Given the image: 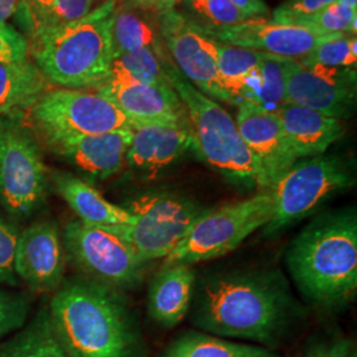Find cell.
<instances>
[{
	"mask_svg": "<svg viewBox=\"0 0 357 357\" xmlns=\"http://www.w3.org/2000/svg\"><path fill=\"white\" fill-rule=\"evenodd\" d=\"M291 314L293 299L280 273H234L205 283L195 324L220 337L273 344Z\"/></svg>",
	"mask_w": 357,
	"mask_h": 357,
	"instance_id": "6da1fadb",
	"label": "cell"
},
{
	"mask_svg": "<svg viewBox=\"0 0 357 357\" xmlns=\"http://www.w3.org/2000/svg\"><path fill=\"white\" fill-rule=\"evenodd\" d=\"M299 290L328 310L348 305L357 290V216L354 209L318 217L287 252Z\"/></svg>",
	"mask_w": 357,
	"mask_h": 357,
	"instance_id": "7a4b0ae2",
	"label": "cell"
},
{
	"mask_svg": "<svg viewBox=\"0 0 357 357\" xmlns=\"http://www.w3.org/2000/svg\"><path fill=\"white\" fill-rule=\"evenodd\" d=\"M52 328L68 357H137L139 340L116 294L98 282H70L51 302Z\"/></svg>",
	"mask_w": 357,
	"mask_h": 357,
	"instance_id": "3957f363",
	"label": "cell"
},
{
	"mask_svg": "<svg viewBox=\"0 0 357 357\" xmlns=\"http://www.w3.org/2000/svg\"><path fill=\"white\" fill-rule=\"evenodd\" d=\"M116 0H105L84 19L32 40L35 64L45 79L65 89L100 88L110 78L112 16Z\"/></svg>",
	"mask_w": 357,
	"mask_h": 357,
	"instance_id": "277c9868",
	"label": "cell"
},
{
	"mask_svg": "<svg viewBox=\"0 0 357 357\" xmlns=\"http://www.w3.org/2000/svg\"><path fill=\"white\" fill-rule=\"evenodd\" d=\"M166 76L185 107L193 149L225 178L262 190L259 166L243 141L234 118L196 89L178 68L166 65Z\"/></svg>",
	"mask_w": 357,
	"mask_h": 357,
	"instance_id": "5b68a950",
	"label": "cell"
},
{
	"mask_svg": "<svg viewBox=\"0 0 357 357\" xmlns=\"http://www.w3.org/2000/svg\"><path fill=\"white\" fill-rule=\"evenodd\" d=\"M274 212L268 190L255 196L206 209L185 237L167 255L163 265H193L228 255L259 228H265Z\"/></svg>",
	"mask_w": 357,
	"mask_h": 357,
	"instance_id": "8992f818",
	"label": "cell"
},
{
	"mask_svg": "<svg viewBox=\"0 0 357 357\" xmlns=\"http://www.w3.org/2000/svg\"><path fill=\"white\" fill-rule=\"evenodd\" d=\"M354 183L351 168L336 156L319 155L298 160L268 188L274 212L265 233L274 234L293 225Z\"/></svg>",
	"mask_w": 357,
	"mask_h": 357,
	"instance_id": "52a82bcc",
	"label": "cell"
},
{
	"mask_svg": "<svg viewBox=\"0 0 357 357\" xmlns=\"http://www.w3.org/2000/svg\"><path fill=\"white\" fill-rule=\"evenodd\" d=\"M31 121L48 146L85 135L130 128L126 116L98 91H44L31 106Z\"/></svg>",
	"mask_w": 357,
	"mask_h": 357,
	"instance_id": "ba28073f",
	"label": "cell"
},
{
	"mask_svg": "<svg viewBox=\"0 0 357 357\" xmlns=\"http://www.w3.org/2000/svg\"><path fill=\"white\" fill-rule=\"evenodd\" d=\"M134 220L113 230L131 246L142 264L165 259L206 208L176 193H147L128 208Z\"/></svg>",
	"mask_w": 357,
	"mask_h": 357,
	"instance_id": "9c48e42d",
	"label": "cell"
},
{
	"mask_svg": "<svg viewBox=\"0 0 357 357\" xmlns=\"http://www.w3.org/2000/svg\"><path fill=\"white\" fill-rule=\"evenodd\" d=\"M47 190L38 143L13 115L0 116V204L13 216H29L44 203Z\"/></svg>",
	"mask_w": 357,
	"mask_h": 357,
	"instance_id": "30bf717a",
	"label": "cell"
},
{
	"mask_svg": "<svg viewBox=\"0 0 357 357\" xmlns=\"http://www.w3.org/2000/svg\"><path fill=\"white\" fill-rule=\"evenodd\" d=\"M63 243L77 266L101 284L132 287L142 281L144 264L113 230L72 221Z\"/></svg>",
	"mask_w": 357,
	"mask_h": 357,
	"instance_id": "8fae6325",
	"label": "cell"
},
{
	"mask_svg": "<svg viewBox=\"0 0 357 357\" xmlns=\"http://www.w3.org/2000/svg\"><path fill=\"white\" fill-rule=\"evenodd\" d=\"M286 103L307 107L332 118H349L356 105V70L307 65L289 59Z\"/></svg>",
	"mask_w": 357,
	"mask_h": 357,
	"instance_id": "7c38bea8",
	"label": "cell"
},
{
	"mask_svg": "<svg viewBox=\"0 0 357 357\" xmlns=\"http://www.w3.org/2000/svg\"><path fill=\"white\" fill-rule=\"evenodd\" d=\"M162 33L184 78L205 96L233 105L220 85L216 41L174 10L162 15Z\"/></svg>",
	"mask_w": 357,
	"mask_h": 357,
	"instance_id": "4fadbf2b",
	"label": "cell"
},
{
	"mask_svg": "<svg viewBox=\"0 0 357 357\" xmlns=\"http://www.w3.org/2000/svg\"><path fill=\"white\" fill-rule=\"evenodd\" d=\"M206 38L233 47L302 59L319 44L337 35H321L301 26L249 19L233 26H197Z\"/></svg>",
	"mask_w": 357,
	"mask_h": 357,
	"instance_id": "5bb4252c",
	"label": "cell"
},
{
	"mask_svg": "<svg viewBox=\"0 0 357 357\" xmlns=\"http://www.w3.org/2000/svg\"><path fill=\"white\" fill-rule=\"evenodd\" d=\"M97 91L114 103L131 126L190 125L185 107L169 82L150 85L112 75Z\"/></svg>",
	"mask_w": 357,
	"mask_h": 357,
	"instance_id": "9a60e30c",
	"label": "cell"
},
{
	"mask_svg": "<svg viewBox=\"0 0 357 357\" xmlns=\"http://www.w3.org/2000/svg\"><path fill=\"white\" fill-rule=\"evenodd\" d=\"M236 123L261 171L262 191L268 190L298 162L275 113L252 103L238 105Z\"/></svg>",
	"mask_w": 357,
	"mask_h": 357,
	"instance_id": "2e32d148",
	"label": "cell"
},
{
	"mask_svg": "<svg viewBox=\"0 0 357 357\" xmlns=\"http://www.w3.org/2000/svg\"><path fill=\"white\" fill-rule=\"evenodd\" d=\"M64 265V243L53 222H38L19 233L13 268L32 290H57L63 282Z\"/></svg>",
	"mask_w": 357,
	"mask_h": 357,
	"instance_id": "e0dca14e",
	"label": "cell"
},
{
	"mask_svg": "<svg viewBox=\"0 0 357 357\" xmlns=\"http://www.w3.org/2000/svg\"><path fill=\"white\" fill-rule=\"evenodd\" d=\"M130 141L131 128L57 142L50 147L85 174L107 178L122 169Z\"/></svg>",
	"mask_w": 357,
	"mask_h": 357,
	"instance_id": "ac0fdd59",
	"label": "cell"
},
{
	"mask_svg": "<svg viewBox=\"0 0 357 357\" xmlns=\"http://www.w3.org/2000/svg\"><path fill=\"white\" fill-rule=\"evenodd\" d=\"M193 149L190 125H138L131 126V141L126 162L153 175L171 166Z\"/></svg>",
	"mask_w": 357,
	"mask_h": 357,
	"instance_id": "d6986e66",
	"label": "cell"
},
{
	"mask_svg": "<svg viewBox=\"0 0 357 357\" xmlns=\"http://www.w3.org/2000/svg\"><path fill=\"white\" fill-rule=\"evenodd\" d=\"M275 115L298 160L323 155L344 135L342 119L307 107L284 103Z\"/></svg>",
	"mask_w": 357,
	"mask_h": 357,
	"instance_id": "ffe728a7",
	"label": "cell"
},
{
	"mask_svg": "<svg viewBox=\"0 0 357 357\" xmlns=\"http://www.w3.org/2000/svg\"><path fill=\"white\" fill-rule=\"evenodd\" d=\"M193 283L190 265H163L149 294L150 317L163 327H175L190 310Z\"/></svg>",
	"mask_w": 357,
	"mask_h": 357,
	"instance_id": "44dd1931",
	"label": "cell"
},
{
	"mask_svg": "<svg viewBox=\"0 0 357 357\" xmlns=\"http://www.w3.org/2000/svg\"><path fill=\"white\" fill-rule=\"evenodd\" d=\"M56 190L72 208L79 221L105 229L130 225L134 220L126 208L107 202L100 192L86 181L70 174H59L54 178Z\"/></svg>",
	"mask_w": 357,
	"mask_h": 357,
	"instance_id": "7402d4cb",
	"label": "cell"
},
{
	"mask_svg": "<svg viewBox=\"0 0 357 357\" xmlns=\"http://www.w3.org/2000/svg\"><path fill=\"white\" fill-rule=\"evenodd\" d=\"M96 0H22L17 17L32 40L88 16Z\"/></svg>",
	"mask_w": 357,
	"mask_h": 357,
	"instance_id": "603a6c76",
	"label": "cell"
},
{
	"mask_svg": "<svg viewBox=\"0 0 357 357\" xmlns=\"http://www.w3.org/2000/svg\"><path fill=\"white\" fill-rule=\"evenodd\" d=\"M45 77L36 64L0 63V116L19 114L45 91Z\"/></svg>",
	"mask_w": 357,
	"mask_h": 357,
	"instance_id": "cb8c5ba5",
	"label": "cell"
},
{
	"mask_svg": "<svg viewBox=\"0 0 357 357\" xmlns=\"http://www.w3.org/2000/svg\"><path fill=\"white\" fill-rule=\"evenodd\" d=\"M287 61V57L264 52L261 63L243 84L240 94V103H252L268 112L275 113L286 103Z\"/></svg>",
	"mask_w": 357,
	"mask_h": 357,
	"instance_id": "d4e9b609",
	"label": "cell"
},
{
	"mask_svg": "<svg viewBox=\"0 0 357 357\" xmlns=\"http://www.w3.org/2000/svg\"><path fill=\"white\" fill-rule=\"evenodd\" d=\"M143 10V7L134 3L115 7L110 26L114 59L125 53L153 47L156 41L155 28Z\"/></svg>",
	"mask_w": 357,
	"mask_h": 357,
	"instance_id": "484cf974",
	"label": "cell"
},
{
	"mask_svg": "<svg viewBox=\"0 0 357 357\" xmlns=\"http://www.w3.org/2000/svg\"><path fill=\"white\" fill-rule=\"evenodd\" d=\"M162 357H277L264 347L234 343L221 337L190 332L181 335Z\"/></svg>",
	"mask_w": 357,
	"mask_h": 357,
	"instance_id": "4316f807",
	"label": "cell"
},
{
	"mask_svg": "<svg viewBox=\"0 0 357 357\" xmlns=\"http://www.w3.org/2000/svg\"><path fill=\"white\" fill-rule=\"evenodd\" d=\"M0 357H68V355L54 335L48 312H43L23 331L0 345Z\"/></svg>",
	"mask_w": 357,
	"mask_h": 357,
	"instance_id": "83f0119b",
	"label": "cell"
},
{
	"mask_svg": "<svg viewBox=\"0 0 357 357\" xmlns=\"http://www.w3.org/2000/svg\"><path fill=\"white\" fill-rule=\"evenodd\" d=\"M216 48L221 89L229 96L233 105H238L243 84L261 63L264 52L233 47L218 41H216Z\"/></svg>",
	"mask_w": 357,
	"mask_h": 357,
	"instance_id": "f1b7e54d",
	"label": "cell"
},
{
	"mask_svg": "<svg viewBox=\"0 0 357 357\" xmlns=\"http://www.w3.org/2000/svg\"><path fill=\"white\" fill-rule=\"evenodd\" d=\"M112 75L128 77L150 85L168 84L166 68L162 64L153 47L142 48L115 57L112 64Z\"/></svg>",
	"mask_w": 357,
	"mask_h": 357,
	"instance_id": "f546056e",
	"label": "cell"
},
{
	"mask_svg": "<svg viewBox=\"0 0 357 357\" xmlns=\"http://www.w3.org/2000/svg\"><path fill=\"white\" fill-rule=\"evenodd\" d=\"M356 36L349 33H337L323 41L307 56L298 59L307 65L319 64L328 68H352L356 66Z\"/></svg>",
	"mask_w": 357,
	"mask_h": 357,
	"instance_id": "4dcf8cb0",
	"label": "cell"
},
{
	"mask_svg": "<svg viewBox=\"0 0 357 357\" xmlns=\"http://www.w3.org/2000/svg\"><path fill=\"white\" fill-rule=\"evenodd\" d=\"M357 10L337 0L319 13L299 22L296 26H305L321 35L349 33L356 35Z\"/></svg>",
	"mask_w": 357,
	"mask_h": 357,
	"instance_id": "1f68e13d",
	"label": "cell"
},
{
	"mask_svg": "<svg viewBox=\"0 0 357 357\" xmlns=\"http://www.w3.org/2000/svg\"><path fill=\"white\" fill-rule=\"evenodd\" d=\"M29 302L20 294L0 290V340L26 324Z\"/></svg>",
	"mask_w": 357,
	"mask_h": 357,
	"instance_id": "d6a6232c",
	"label": "cell"
},
{
	"mask_svg": "<svg viewBox=\"0 0 357 357\" xmlns=\"http://www.w3.org/2000/svg\"><path fill=\"white\" fill-rule=\"evenodd\" d=\"M192 8L212 22V26H233L249 20L229 0H190Z\"/></svg>",
	"mask_w": 357,
	"mask_h": 357,
	"instance_id": "836d02e7",
	"label": "cell"
},
{
	"mask_svg": "<svg viewBox=\"0 0 357 357\" xmlns=\"http://www.w3.org/2000/svg\"><path fill=\"white\" fill-rule=\"evenodd\" d=\"M337 0H286L273 13L270 22L296 26L299 22L319 13Z\"/></svg>",
	"mask_w": 357,
	"mask_h": 357,
	"instance_id": "e575fe53",
	"label": "cell"
},
{
	"mask_svg": "<svg viewBox=\"0 0 357 357\" xmlns=\"http://www.w3.org/2000/svg\"><path fill=\"white\" fill-rule=\"evenodd\" d=\"M19 231L16 227L0 216V283L16 284V274L13 268L15 249Z\"/></svg>",
	"mask_w": 357,
	"mask_h": 357,
	"instance_id": "d590c367",
	"label": "cell"
},
{
	"mask_svg": "<svg viewBox=\"0 0 357 357\" xmlns=\"http://www.w3.org/2000/svg\"><path fill=\"white\" fill-rule=\"evenodd\" d=\"M29 43L26 36L7 24H0V63L28 61Z\"/></svg>",
	"mask_w": 357,
	"mask_h": 357,
	"instance_id": "8d00e7d4",
	"label": "cell"
},
{
	"mask_svg": "<svg viewBox=\"0 0 357 357\" xmlns=\"http://www.w3.org/2000/svg\"><path fill=\"white\" fill-rule=\"evenodd\" d=\"M303 357H356V352L349 340L337 339L333 342L314 345Z\"/></svg>",
	"mask_w": 357,
	"mask_h": 357,
	"instance_id": "74e56055",
	"label": "cell"
},
{
	"mask_svg": "<svg viewBox=\"0 0 357 357\" xmlns=\"http://www.w3.org/2000/svg\"><path fill=\"white\" fill-rule=\"evenodd\" d=\"M233 6H236L241 13L248 17L253 19L258 16L268 15V6L264 0H229Z\"/></svg>",
	"mask_w": 357,
	"mask_h": 357,
	"instance_id": "f35d334b",
	"label": "cell"
},
{
	"mask_svg": "<svg viewBox=\"0 0 357 357\" xmlns=\"http://www.w3.org/2000/svg\"><path fill=\"white\" fill-rule=\"evenodd\" d=\"M134 4H138L146 10H156V11H172L178 0H132Z\"/></svg>",
	"mask_w": 357,
	"mask_h": 357,
	"instance_id": "ab89813d",
	"label": "cell"
},
{
	"mask_svg": "<svg viewBox=\"0 0 357 357\" xmlns=\"http://www.w3.org/2000/svg\"><path fill=\"white\" fill-rule=\"evenodd\" d=\"M22 0H0V24H6L8 19L16 15Z\"/></svg>",
	"mask_w": 357,
	"mask_h": 357,
	"instance_id": "60d3db41",
	"label": "cell"
},
{
	"mask_svg": "<svg viewBox=\"0 0 357 357\" xmlns=\"http://www.w3.org/2000/svg\"><path fill=\"white\" fill-rule=\"evenodd\" d=\"M340 1H343L344 4L349 6L351 8H355V10H357V0H340Z\"/></svg>",
	"mask_w": 357,
	"mask_h": 357,
	"instance_id": "b9f144b4",
	"label": "cell"
}]
</instances>
